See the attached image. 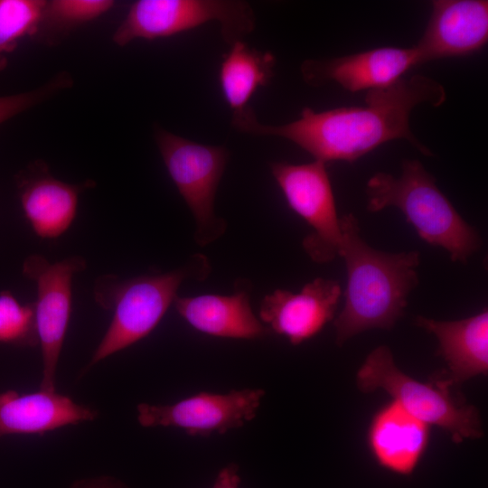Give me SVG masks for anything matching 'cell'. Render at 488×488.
<instances>
[{"label": "cell", "mask_w": 488, "mask_h": 488, "mask_svg": "<svg viewBox=\"0 0 488 488\" xmlns=\"http://www.w3.org/2000/svg\"><path fill=\"white\" fill-rule=\"evenodd\" d=\"M366 194L368 211L398 208L422 239L446 249L453 261L465 263L481 248L476 230L461 217L418 160L403 161L398 178L375 174L367 183Z\"/></svg>", "instance_id": "4"}, {"label": "cell", "mask_w": 488, "mask_h": 488, "mask_svg": "<svg viewBox=\"0 0 488 488\" xmlns=\"http://www.w3.org/2000/svg\"><path fill=\"white\" fill-rule=\"evenodd\" d=\"M239 466L229 464L219 472L212 488H239Z\"/></svg>", "instance_id": "24"}, {"label": "cell", "mask_w": 488, "mask_h": 488, "mask_svg": "<svg viewBox=\"0 0 488 488\" xmlns=\"http://www.w3.org/2000/svg\"><path fill=\"white\" fill-rule=\"evenodd\" d=\"M0 343L18 347L39 343L34 304H23L8 290L0 292Z\"/></svg>", "instance_id": "21"}, {"label": "cell", "mask_w": 488, "mask_h": 488, "mask_svg": "<svg viewBox=\"0 0 488 488\" xmlns=\"http://www.w3.org/2000/svg\"><path fill=\"white\" fill-rule=\"evenodd\" d=\"M341 294L337 281L322 277L306 284L299 293L277 289L262 299L260 321L271 333L298 345L333 318Z\"/></svg>", "instance_id": "12"}, {"label": "cell", "mask_w": 488, "mask_h": 488, "mask_svg": "<svg viewBox=\"0 0 488 488\" xmlns=\"http://www.w3.org/2000/svg\"><path fill=\"white\" fill-rule=\"evenodd\" d=\"M277 63L270 52L249 47L243 41L230 44L219 70V82L232 117L244 113L259 87L269 84Z\"/></svg>", "instance_id": "19"}, {"label": "cell", "mask_w": 488, "mask_h": 488, "mask_svg": "<svg viewBox=\"0 0 488 488\" xmlns=\"http://www.w3.org/2000/svg\"><path fill=\"white\" fill-rule=\"evenodd\" d=\"M46 2L0 0V72L6 68L9 55L14 52L19 42L37 33Z\"/></svg>", "instance_id": "20"}, {"label": "cell", "mask_w": 488, "mask_h": 488, "mask_svg": "<svg viewBox=\"0 0 488 488\" xmlns=\"http://www.w3.org/2000/svg\"><path fill=\"white\" fill-rule=\"evenodd\" d=\"M72 83L68 73L61 72L35 89L0 97V125L70 88Z\"/></svg>", "instance_id": "23"}, {"label": "cell", "mask_w": 488, "mask_h": 488, "mask_svg": "<svg viewBox=\"0 0 488 488\" xmlns=\"http://www.w3.org/2000/svg\"><path fill=\"white\" fill-rule=\"evenodd\" d=\"M95 185L80 184L53 177L45 163L37 161L16 176L18 197L23 216L33 232L45 239L64 234L73 223L80 194Z\"/></svg>", "instance_id": "13"}, {"label": "cell", "mask_w": 488, "mask_h": 488, "mask_svg": "<svg viewBox=\"0 0 488 488\" xmlns=\"http://www.w3.org/2000/svg\"><path fill=\"white\" fill-rule=\"evenodd\" d=\"M97 412L56 391L20 394L0 393V437L7 435H40L92 420Z\"/></svg>", "instance_id": "18"}, {"label": "cell", "mask_w": 488, "mask_h": 488, "mask_svg": "<svg viewBox=\"0 0 488 488\" xmlns=\"http://www.w3.org/2000/svg\"><path fill=\"white\" fill-rule=\"evenodd\" d=\"M265 396L262 389H234L225 394L200 392L170 405L137 406L142 427H173L190 436L224 434L251 421Z\"/></svg>", "instance_id": "10"}, {"label": "cell", "mask_w": 488, "mask_h": 488, "mask_svg": "<svg viewBox=\"0 0 488 488\" xmlns=\"http://www.w3.org/2000/svg\"><path fill=\"white\" fill-rule=\"evenodd\" d=\"M86 267V259L79 256L52 263L33 254L23 261V274L36 286L33 304L42 359L41 390L55 391L57 365L71 312L72 280Z\"/></svg>", "instance_id": "8"}, {"label": "cell", "mask_w": 488, "mask_h": 488, "mask_svg": "<svg viewBox=\"0 0 488 488\" xmlns=\"http://www.w3.org/2000/svg\"><path fill=\"white\" fill-rule=\"evenodd\" d=\"M221 25L229 45L251 33L256 17L251 5L240 0H138L112 35L124 47L136 39L153 41L174 36L209 22Z\"/></svg>", "instance_id": "6"}, {"label": "cell", "mask_w": 488, "mask_h": 488, "mask_svg": "<svg viewBox=\"0 0 488 488\" xmlns=\"http://www.w3.org/2000/svg\"><path fill=\"white\" fill-rule=\"evenodd\" d=\"M250 288L242 280L237 283L232 295L177 296L174 304L191 326L206 334L244 340L265 338L271 331L252 311Z\"/></svg>", "instance_id": "16"}, {"label": "cell", "mask_w": 488, "mask_h": 488, "mask_svg": "<svg viewBox=\"0 0 488 488\" xmlns=\"http://www.w3.org/2000/svg\"><path fill=\"white\" fill-rule=\"evenodd\" d=\"M416 324L438 340V353L447 366L441 379L450 387L488 372V311L456 321L418 316Z\"/></svg>", "instance_id": "17"}, {"label": "cell", "mask_w": 488, "mask_h": 488, "mask_svg": "<svg viewBox=\"0 0 488 488\" xmlns=\"http://www.w3.org/2000/svg\"><path fill=\"white\" fill-rule=\"evenodd\" d=\"M446 99L441 83L430 77L414 75L393 84L366 91L364 105L314 111L305 107L300 117L284 125H264L253 109L231 119L238 131L287 139L326 163L354 162L384 143L406 139L424 155L432 152L413 135L409 117L422 103L440 107Z\"/></svg>", "instance_id": "1"}, {"label": "cell", "mask_w": 488, "mask_h": 488, "mask_svg": "<svg viewBox=\"0 0 488 488\" xmlns=\"http://www.w3.org/2000/svg\"><path fill=\"white\" fill-rule=\"evenodd\" d=\"M356 384L362 392L384 390L416 418L446 431L455 443L483 436L474 406L455 398L441 379L421 382L401 371L385 345L368 354L357 371Z\"/></svg>", "instance_id": "5"}, {"label": "cell", "mask_w": 488, "mask_h": 488, "mask_svg": "<svg viewBox=\"0 0 488 488\" xmlns=\"http://www.w3.org/2000/svg\"><path fill=\"white\" fill-rule=\"evenodd\" d=\"M421 63L416 45L388 46L335 58L305 60L300 71L310 86L334 82L348 91L357 92L388 87Z\"/></svg>", "instance_id": "11"}, {"label": "cell", "mask_w": 488, "mask_h": 488, "mask_svg": "<svg viewBox=\"0 0 488 488\" xmlns=\"http://www.w3.org/2000/svg\"><path fill=\"white\" fill-rule=\"evenodd\" d=\"M112 0H52L47 1L42 22L70 27L90 22L108 13Z\"/></svg>", "instance_id": "22"}, {"label": "cell", "mask_w": 488, "mask_h": 488, "mask_svg": "<svg viewBox=\"0 0 488 488\" xmlns=\"http://www.w3.org/2000/svg\"><path fill=\"white\" fill-rule=\"evenodd\" d=\"M488 40V1L437 0L416 47L422 62L471 55Z\"/></svg>", "instance_id": "14"}, {"label": "cell", "mask_w": 488, "mask_h": 488, "mask_svg": "<svg viewBox=\"0 0 488 488\" xmlns=\"http://www.w3.org/2000/svg\"><path fill=\"white\" fill-rule=\"evenodd\" d=\"M155 139L166 170L195 221L194 239L204 247L221 237L226 222L218 217L214 202L230 153L221 145L197 143L155 128Z\"/></svg>", "instance_id": "7"}, {"label": "cell", "mask_w": 488, "mask_h": 488, "mask_svg": "<svg viewBox=\"0 0 488 488\" xmlns=\"http://www.w3.org/2000/svg\"><path fill=\"white\" fill-rule=\"evenodd\" d=\"M70 488H127L114 477L102 476L82 479L75 482Z\"/></svg>", "instance_id": "25"}, {"label": "cell", "mask_w": 488, "mask_h": 488, "mask_svg": "<svg viewBox=\"0 0 488 488\" xmlns=\"http://www.w3.org/2000/svg\"><path fill=\"white\" fill-rule=\"evenodd\" d=\"M339 256L345 261L344 305L334 320L336 343L371 329L393 328L403 316L408 296L418 286L420 254L389 253L369 246L352 213L340 218Z\"/></svg>", "instance_id": "2"}, {"label": "cell", "mask_w": 488, "mask_h": 488, "mask_svg": "<svg viewBox=\"0 0 488 488\" xmlns=\"http://www.w3.org/2000/svg\"><path fill=\"white\" fill-rule=\"evenodd\" d=\"M269 168L289 207L314 230L303 240L305 252L316 263L332 261L339 255L341 229L325 163L273 162Z\"/></svg>", "instance_id": "9"}, {"label": "cell", "mask_w": 488, "mask_h": 488, "mask_svg": "<svg viewBox=\"0 0 488 488\" xmlns=\"http://www.w3.org/2000/svg\"><path fill=\"white\" fill-rule=\"evenodd\" d=\"M210 272L208 258L195 254L185 265L165 273L127 279L108 274L97 278L95 301L113 311V316L88 367L146 337L174 304L183 282L204 280Z\"/></svg>", "instance_id": "3"}, {"label": "cell", "mask_w": 488, "mask_h": 488, "mask_svg": "<svg viewBox=\"0 0 488 488\" xmlns=\"http://www.w3.org/2000/svg\"><path fill=\"white\" fill-rule=\"evenodd\" d=\"M430 426L393 400L372 417L368 431L369 450L379 465L392 473H413L429 442Z\"/></svg>", "instance_id": "15"}]
</instances>
